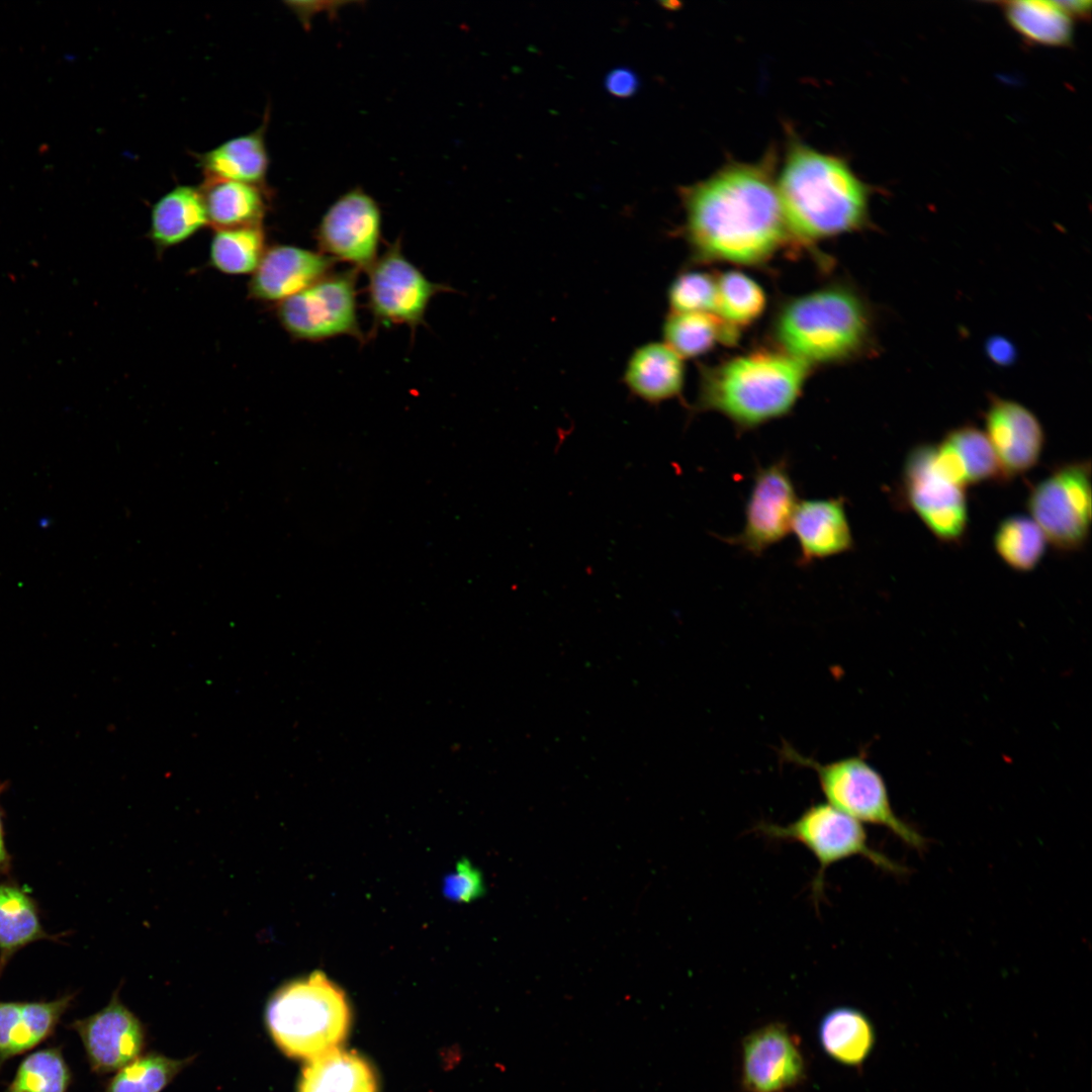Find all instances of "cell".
<instances>
[{"mask_svg": "<svg viewBox=\"0 0 1092 1092\" xmlns=\"http://www.w3.org/2000/svg\"><path fill=\"white\" fill-rule=\"evenodd\" d=\"M667 299L671 312H707L717 308V280L706 272L685 271L671 282Z\"/></svg>", "mask_w": 1092, "mask_h": 1092, "instance_id": "cell-35", "label": "cell"}, {"mask_svg": "<svg viewBox=\"0 0 1092 1092\" xmlns=\"http://www.w3.org/2000/svg\"><path fill=\"white\" fill-rule=\"evenodd\" d=\"M355 268L331 272L277 304V317L291 338L321 342L339 336L364 341L358 304Z\"/></svg>", "mask_w": 1092, "mask_h": 1092, "instance_id": "cell-9", "label": "cell"}, {"mask_svg": "<svg viewBox=\"0 0 1092 1092\" xmlns=\"http://www.w3.org/2000/svg\"><path fill=\"white\" fill-rule=\"evenodd\" d=\"M772 332L780 350L810 367L853 360L874 348L872 309L844 285L787 301L776 315Z\"/></svg>", "mask_w": 1092, "mask_h": 1092, "instance_id": "cell-4", "label": "cell"}, {"mask_svg": "<svg viewBox=\"0 0 1092 1092\" xmlns=\"http://www.w3.org/2000/svg\"><path fill=\"white\" fill-rule=\"evenodd\" d=\"M42 939L58 935L44 929L35 899L14 882H0V977L17 951Z\"/></svg>", "mask_w": 1092, "mask_h": 1092, "instance_id": "cell-24", "label": "cell"}, {"mask_svg": "<svg viewBox=\"0 0 1092 1092\" xmlns=\"http://www.w3.org/2000/svg\"><path fill=\"white\" fill-rule=\"evenodd\" d=\"M798 502L787 456L758 466L745 504L743 528L724 540L754 557L763 555L791 532Z\"/></svg>", "mask_w": 1092, "mask_h": 1092, "instance_id": "cell-12", "label": "cell"}, {"mask_svg": "<svg viewBox=\"0 0 1092 1092\" xmlns=\"http://www.w3.org/2000/svg\"><path fill=\"white\" fill-rule=\"evenodd\" d=\"M811 367L782 350H756L703 368L694 413L714 412L744 433L786 417Z\"/></svg>", "mask_w": 1092, "mask_h": 1092, "instance_id": "cell-3", "label": "cell"}, {"mask_svg": "<svg viewBox=\"0 0 1092 1092\" xmlns=\"http://www.w3.org/2000/svg\"><path fill=\"white\" fill-rule=\"evenodd\" d=\"M783 760L812 769L827 803L859 821L885 827L907 845L922 850L926 839L893 810L881 774L862 756L851 755L822 763L784 743Z\"/></svg>", "mask_w": 1092, "mask_h": 1092, "instance_id": "cell-6", "label": "cell"}, {"mask_svg": "<svg viewBox=\"0 0 1092 1092\" xmlns=\"http://www.w3.org/2000/svg\"><path fill=\"white\" fill-rule=\"evenodd\" d=\"M985 434L1007 478L1032 469L1040 460L1045 433L1038 418L1025 405L992 396L985 412Z\"/></svg>", "mask_w": 1092, "mask_h": 1092, "instance_id": "cell-16", "label": "cell"}, {"mask_svg": "<svg viewBox=\"0 0 1092 1092\" xmlns=\"http://www.w3.org/2000/svg\"><path fill=\"white\" fill-rule=\"evenodd\" d=\"M266 1022L284 1054L310 1061L339 1049L350 1028L351 1010L345 992L314 971L275 991Z\"/></svg>", "mask_w": 1092, "mask_h": 1092, "instance_id": "cell-5", "label": "cell"}, {"mask_svg": "<svg viewBox=\"0 0 1092 1092\" xmlns=\"http://www.w3.org/2000/svg\"><path fill=\"white\" fill-rule=\"evenodd\" d=\"M1091 462L1059 464L1027 496L1030 518L1060 552H1075L1088 542L1091 528Z\"/></svg>", "mask_w": 1092, "mask_h": 1092, "instance_id": "cell-8", "label": "cell"}, {"mask_svg": "<svg viewBox=\"0 0 1092 1092\" xmlns=\"http://www.w3.org/2000/svg\"><path fill=\"white\" fill-rule=\"evenodd\" d=\"M993 544L1006 565L1016 571L1028 572L1042 559L1048 541L1031 518L1014 515L999 523Z\"/></svg>", "mask_w": 1092, "mask_h": 1092, "instance_id": "cell-31", "label": "cell"}, {"mask_svg": "<svg viewBox=\"0 0 1092 1092\" xmlns=\"http://www.w3.org/2000/svg\"><path fill=\"white\" fill-rule=\"evenodd\" d=\"M756 829L771 839L798 842L813 854L819 866L812 882L816 901L823 894L827 869L853 856H862L889 873L901 875L906 872L902 864L870 844L862 823L828 803L810 806L786 825L764 822Z\"/></svg>", "mask_w": 1092, "mask_h": 1092, "instance_id": "cell-7", "label": "cell"}, {"mask_svg": "<svg viewBox=\"0 0 1092 1092\" xmlns=\"http://www.w3.org/2000/svg\"><path fill=\"white\" fill-rule=\"evenodd\" d=\"M80 1037L93 1072H117L141 1057L145 1028L139 1018L119 1000L118 990L96 1013L70 1025Z\"/></svg>", "mask_w": 1092, "mask_h": 1092, "instance_id": "cell-14", "label": "cell"}, {"mask_svg": "<svg viewBox=\"0 0 1092 1092\" xmlns=\"http://www.w3.org/2000/svg\"><path fill=\"white\" fill-rule=\"evenodd\" d=\"M682 359L666 344L650 342L633 351L623 381L632 395L650 404L679 397L684 388Z\"/></svg>", "mask_w": 1092, "mask_h": 1092, "instance_id": "cell-20", "label": "cell"}, {"mask_svg": "<svg viewBox=\"0 0 1092 1092\" xmlns=\"http://www.w3.org/2000/svg\"><path fill=\"white\" fill-rule=\"evenodd\" d=\"M899 496L940 542L959 543L966 535V489L943 477L932 462V444L914 446L901 474Z\"/></svg>", "mask_w": 1092, "mask_h": 1092, "instance_id": "cell-11", "label": "cell"}, {"mask_svg": "<svg viewBox=\"0 0 1092 1092\" xmlns=\"http://www.w3.org/2000/svg\"><path fill=\"white\" fill-rule=\"evenodd\" d=\"M987 354L996 364H1010L1015 356L1014 348L1004 338H994L987 343Z\"/></svg>", "mask_w": 1092, "mask_h": 1092, "instance_id": "cell-38", "label": "cell"}, {"mask_svg": "<svg viewBox=\"0 0 1092 1092\" xmlns=\"http://www.w3.org/2000/svg\"><path fill=\"white\" fill-rule=\"evenodd\" d=\"M371 1065L354 1052L333 1050L308 1061L298 1092H377Z\"/></svg>", "mask_w": 1092, "mask_h": 1092, "instance_id": "cell-25", "label": "cell"}, {"mask_svg": "<svg viewBox=\"0 0 1092 1092\" xmlns=\"http://www.w3.org/2000/svg\"><path fill=\"white\" fill-rule=\"evenodd\" d=\"M481 873L468 859H460L453 872L445 876L442 892L446 899L456 903H470L484 894Z\"/></svg>", "mask_w": 1092, "mask_h": 1092, "instance_id": "cell-36", "label": "cell"}, {"mask_svg": "<svg viewBox=\"0 0 1092 1092\" xmlns=\"http://www.w3.org/2000/svg\"><path fill=\"white\" fill-rule=\"evenodd\" d=\"M7 785L0 784V797L5 791ZM12 857L9 853L5 843V830H4V812L0 804V878L5 877L11 870Z\"/></svg>", "mask_w": 1092, "mask_h": 1092, "instance_id": "cell-39", "label": "cell"}, {"mask_svg": "<svg viewBox=\"0 0 1092 1092\" xmlns=\"http://www.w3.org/2000/svg\"><path fill=\"white\" fill-rule=\"evenodd\" d=\"M266 120L252 132L233 138L197 157L205 178L265 186L269 157Z\"/></svg>", "mask_w": 1092, "mask_h": 1092, "instance_id": "cell-22", "label": "cell"}, {"mask_svg": "<svg viewBox=\"0 0 1092 1092\" xmlns=\"http://www.w3.org/2000/svg\"><path fill=\"white\" fill-rule=\"evenodd\" d=\"M199 189L208 224L214 230L262 225L268 209L266 187L205 178Z\"/></svg>", "mask_w": 1092, "mask_h": 1092, "instance_id": "cell-21", "label": "cell"}, {"mask_svg": "<svg viewBox=\"0 0 1092 1092\" xmlns=\"http://www.w3.org/2000/svg\"><path fill=\"white\" fill-rule=\"evenodd\" d=\"M336 264L320 251L274 245L252 274L248 291L254 299L278 304L331 273Z\"/></svg>", "mask_w": 1092, "mask_h": 1092, "instance_id": "cell-17", "label": "cell"}, {"mask_svg": "<svg viewBox=\"0 0 1092 1092\" xmlns=\"http://www.w3.org/2000/svg\"><path fill=\"white\" fill-rule=\"evenodd\" d=\"M681 196L684 235L696 261L759 264L789 237L769 157L730 163Z\"/></svg>", "mask_w": 1092, "mask_h": 1092, "instance_id": "cell-1", "label": "cell"}, {"mask_svg": "<svg viewBox=\"0 0 1092 1092\" xmlns=\"http://www.w3.org/2000/svg\"><path fill=\"white\" fill-rule=\"evenodd\" d=\"M776 183L789 235L799 240L814 242L870 223L871 188L840 157L792 139Z\"/></svg>", "mask_w": 1092, "mask_h": 1092, "instance_id": "cell-2", "label": "cell"}, {"mask_svg": "<svg viewBox=\"0 0 1092 1092\" xmlns=\"http://www.w3.org/2000/svg\"><path fill=\"white\" fill-rule=\"evenodd\" d=\"M381 212L372 197L354 189L337 199L322 217L315 241L320 252L336 262L367 271L378 257Z\"/></svg>", "mask_w": 1092, "mask_h": 1092, "instance_id": "cell-13", "label": "cell"}, {"mask_svg": "<svg viewBox=\"0 0 1092 1092\" xmlns=\"http://www.w3.org/2000/svg\"><path fill=\"white\" fill-rule=\"evenodd\" d=\"M367 308L374 332L405 325L415 331L425 323L432 298L452 288L429 280L403 254L400 240L390 244L366 271Z\"/></svg>", "mask_w": 1092, "mask_h": 1092, "instance_id": "cell-10", "label": "cell"}, {"mask_svg": "<svg viewBox=\"0 0 1092 1092\" xmlns=\"http://www.w3.org/2000/svg\"><path fill=\"white\" fill-rule=\"evenodd\" d=\"M818 1039L831 1059L846 1066H858L873 1051L875 1031L863 1012L850 1006H839L826 1012L820 1020Z\"/></svg>", "mask_w": 1092, "mask_h": 1092, "instance_id": "cell-26", "label": "cell"}, {"mask_svg": "<svg viewBox=\"0 0 1092 1092\" xmlns=\"http://www.w3.org/2000/svg\"><path fill=\"white\" fill-rule=\"evenodd\" d=\"M267 250L261 226L214 230L209 262L228 275L253 274Z\"/></svg>", "mask_w": 1092, "mask_h": 1092, "instance_id": "cell-30", "label": "cell"}, {"mask_svg": "<svg viewBox=\"0 0 1092 1092\" xmlns=\"http://www.w3.org/2000/svg\"><path fill=\"white\" fill-rule=\"evenodd\" d=\"M940 441L952 453L968 486L1007 481L985 432L976 426L953 428Z\"/></svg>", "mask_w": 1092, "mask_h": 1092, "instance_id": "cell-29", "label": "cell"}, {"mask_svg": "<svg viewBox=\"0 0 1092 1092\" xmlns=\"http://www.w3.org/2000/svg\"><path fill=\"white\" fill-rule=\"evenodd\" d=\"M765 301L761 287L739 271L725 272L717 279V315L737 329L759 317Z\"/></svg>", "mask_w": 1092, "mask_h": 1092, "instance_id": "cell-33", "label": "cell"}, {"mask_svg": "<svg viewBox=\"0 0 1092 1092\" xmlns=\"http://www.w3.org/2000/svg\"><path fill=\"white\" fill-rule=\"evenodd\" d=\"M1005 19L1025 41L1044 47H1069L1074 38L1073 19L1056 1L1000 2Z\"/></svg>", "mask_w": 1092, "mask_h": 1092, "instance_id": "cell-27", "label": "cell"}, {"mask_svg": "<svg viewBox=\"0 0 1092 1092\" xmlns=\"http://www.w3.org/2000/svg\"><path fill=\"white\" fill-rule=\"evenodd\" d=\"M742 1084L748 1092H785L805 1076L797 1037L779 1022L758 1027L742 1042Z\"/></svg>", "mask_w": 1092, "mask_h": 1092, "instance_id": "cell-15", "label": "cell"}, {"mask_svg": "<svg viewBox=\"0 0 1092 1092\" xmlns=\"http://www.w3.org/2000/svg\"><path fill=\"white\" fill-rule=\"evenodd\" d=\"M663 339L681 359L710 351L716 343L735 344L739 329L707 312H671L663 324Z\"/></svg>", "mask_w": 1092, "mask_h": 1092, "instance_id": "cell-28", "label": "cell"}, {"mask_svg": "<svg viewBox=\"0 0 1092 1092\" xmlns=\"http://www.w3.org/2000/svg\"><path fill=\"white\" fill-rule=\"evenodd\" d=\"M74 999L69 993L47 1001H0V1070L51 1037Z\"/></svg>", "mask_w": 1092, "mask_h": 1092, "instance_id": "cell-19", "label": "cell"}, {"mask_svg": "<svg viewBox=\"0 0 1092 1092\" xmlns=\"http://www.w3.org/2000/svg\"><path fill=\"white\" fill-rule=\"evenodd\" d=\"M208 224L199 187L179 185L153 205L149 236L158 250L177 246Z\"/></svg>", "mask_w": 1092, "mask_h": 1092, "instance_id": "cell-23", "label": "cell"}, {"mask_svg": "<svg viewBox=\"0 0 1092 1092\" xmlns=\"http://www.w3.org/2000/svg\"><path fill=\"white\" fill-rule=\"evenodd\" d=\"M791 531L798 543L800 567L854 548L843 496L798 502Z\"/></svg>", "mask_w": 1092, "mask_h": 1092, "instance_id": "cell-18", "label": "cell"}, {"mask_svg": "<svg viewBox=\"0 0 1092 1092\" xmlns=\"http://www.w3.org/2000/svg\"><path fill=\"white\" fill-rule=\"evenodd\" d=\"M72 1078L61 1048H44L19 1063L3 1092H68Z\"/></svg>", "mask_w": 1092, "mask_h": 1092, "instance_id": "cell-32", "label": "cell"}, {"mask_svg": "<svg viewBox=\"0 0 1092 1092\" xmlns=\"http://www.w3.org/2000/svg\"><path fill=\"white\" fill-rule=\"evenodd\" d=\"M1056 2L1072 19H1085L1091 14V1L1072 0Z\"/></svg>", "mask_w": 1092, "mask_h": 1092, "instance_id": "cell-40", "label": "cell"}, {"mask_svg": "<svg viewBox=\"0 0 1092 1092\" xmlns=\"http://www.w3.org/2000/svg\"><path fill=\"white\" fill-rule=\"evenodd\" d=\"M607 90L616 97H629L639 87L637 75L627 68H618L610 72L606 77Z\"/></svg>", "mask_w": 1092, "mask_h": 1092, "instance_id": "cell-37", "label": "cell"}, {"mask_svg": "<svg viewBox=\"0 0 1092 1092\" xmlns=\"http://www.w3.org/2000/svg\"><path fill=\"white\" fill-rule=\"evenodd\" d=\"M193 1058L171 1059L151 1053L118 1070L104 1092H161Z\"/></svg>", "mask_w": 1092, "mask_h": 1092, "instance_id": "cell-34", "label": "cell"}]
</instances>
